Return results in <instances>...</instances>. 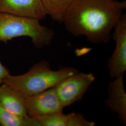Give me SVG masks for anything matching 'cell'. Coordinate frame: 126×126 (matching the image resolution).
<instances>
[{"label":"cell","mask_w":126,"mask_h":126,"mask_svg":"<svg viewBox=\"0 0 126 126\" xmlns=\"http://www.w3.org/2000/svg\"><path fill=\"white\" fill-rule=\"evenodd\" d=\"M0 125L2 126H41L34 117L21 116L7 110L0 103Z\"/></svg>","instance_id":"8fae6325"},{"label":"cell","mask_w":126,"mask_h":126,"mask_svg":"<svg viewBox=\"0 0 126 126\" xmlns=\"http://www.w3.org/2000/svg\"><path fill=\"white\" fill-rule=\"evenodd\" d=\"M47 16L57 23H62L64 15L72 0H41Z\"/></svg>","instance_id":"7c38bea8"},{"label":"cell","mask_w":126,"mask_h":126,"mask_svg":"<svg viewBox=\"0 0 126 126\" xmlns=\"http://www.w3.org/2000/svg\"><path fill=\"white\" fill-rule=\"evenodd\" d=\"M24 98L27 114L32 117L62 112L64 108L54 87L37 94L24 96Z\"/></svg>","instance_id":"8992f818"},{"label":"cell","mask_w":126,"mask_h":126,"mask_svg":"<svg viewBox=\"0 0 126 126\" xmlns=\"http://www.w3.org/2000/svg\"><path fill=\"white\" fill-rule=\"evenodd\" d=\"M10 74L8 69L5 67L0 61V85L3 84L5 78Z\"/></svg>","instance_id":"4fadbf2b"},{"label":"cell","mask_w":126,"mask_h":126,"mask_svg":"<svg viewBox=\"0 0 126 126\" xmlns=\"http://www.w3.org/2000/svg\"><path fill=\"white\" fill-rule=\"evenodd\" d=\"M79 72L75 68L67 67L53 70L48 62L42 60L23 74H9L5 78L3 83L24 96H31L54 87L66 78Z\"/></svg>","instance_id":"7a4b0ae2"},{"label":"cell","mask_w":126,"mask_h":126,"mask_svg":"<svg viewBox=\"0 0 126 126\" xmlns=\"http://www.w3.org/2000/svg\"><path fill=\"white\" fill-rule=\"evenodd\" d=\"M55 33L42 25L40 20L0 12V41L7 43L15 38L27 36L34 47L41 49L50 45Z\"/></svg>","instance_id":"3957f363"},{"label":"cell","mask_w":126,"mask_h":126,"mask_svg":"<svg viewBox=\"0 0 126 126\" xmlns=\"http://www.w3.org/2000/svg\"><path fill=\"white\" fill-rule=\"evenodd\" d=\"M95 79L91 73L77 72L54 87L59 99L65 108L82 99Z\"/></svg>","instance_id":"277c9868"},{"label":"cell","mask_w":126,"mask_h":126,"mask_svg":"<svg viewBox=\"0 0 126 126\" xmlns=\"http://www.w3.org/2000/svg\"><path fill=\"white\" fill-rule=\"evenodd\" d=\"M122 75L113 79L108 86V97L105 104L114 113L118 115L120 120L126 124V93Z\"/></svg>","instance_id":"ba28073f"},{"label":"cell","mask_w":126,"mask_h":126,"mask_svg":"<svg viewBox=\"0 0 126 126\" xmlns=\"http://www.w3.org/2000/svg\"><path fill=\"white\" fill-rule=\"evenodd\" d=\"M0 12L40 21L47 16L41 0H0Z\"/></svg>","instance_id":"52a82bcc"},{"label":"cell","mask_w":126,"mask_h":126,"mask_svg":"<svg viewBox=\"0 0 126 126\" xmlns=\"http://www.w3.org/2000/svg\"><path fill=\"white\" fill-rule=\"evenodd\" d=\"M111 38L115 41V46L108 62L109 74L113 79L124 75L126 71V14L122 17L114 27Z\"/></svg>","instance_id":"5b68a950"},{"label":"cell","mask_w":126,"mask_h":126,"mask_svg":"<svg viewBox=\"0 0 126 126\" xmlns=\"http://www.w3.org/2000/svg\"><path fill=\"white\" fill-rule=\"evenodd\" d=\"M41 126H94L95 122L86 119L79 113L62 112L35 117Z\"/></svg>","instance_id":"9c48e42d"},{"label":"cell","mask_w":126,"mask_h":126,"mask_svg":"<svg viewBox=\"0 0 126 126\" xmlns=\"http://www.w3.org/2000/svg\"><path fill=\"white\" fill-rule=\"evenodd\" d=\"M0 103L5 109L15 114L21 116L28 115L24 96L3 83L0 85Z\"/></svg>","instance_id":"30bf717a"},{"label":"cell","mask_w":126,"mask_h":126,"mask_svg":"<svg viewBox=\"0 0 126 126\" xmlns=\"http://www.w3.org/2000/svg\"><path fill=\"white\" fill-rule=\"evenodd\" d=\"M126 9V0H72L62 23L74 36H84L94 44H106Z\"/></svg>","instance_id":"6da1fadb"}]
</instances>
